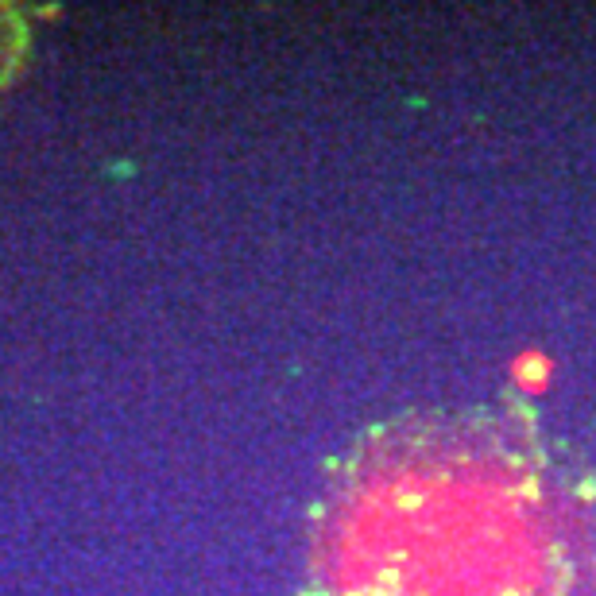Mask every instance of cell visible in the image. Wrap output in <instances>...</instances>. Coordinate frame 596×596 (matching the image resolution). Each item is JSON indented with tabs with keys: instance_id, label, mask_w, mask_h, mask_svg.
<instances>
[{
	"instance_id": "6da1fadb",
	"label": "cell",
	"mask_w": 596,
	"mask_h": 596,
	"mask_svg": "<svg viewBox=\"0 0 596 596\" xmlns=\"http://www.w3.org/2000/svg\"><path fill=\"white\" fill-rule=\"evenodd\" d=\"M550 376H554V360L546 353H538V349H523L519 357L511 360V380L523 391H531V395L550 388Z\"/></svg>"
}]
</instances>
